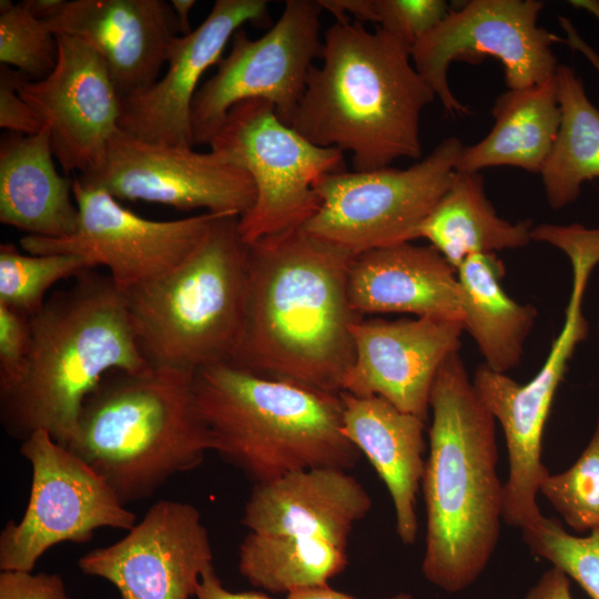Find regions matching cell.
<instances>
[{"mask_svg": "<svg viewBox=\"0 0 599 599\" xmlns=\"http://www.w3.org/2000/svg\"><path fill=\"white\" fill-rule=\"evenodd\" d=\"M355 255L303 227L248 244L245 316L234 366L339 394L354 361L348 272Z\"/></svg>", "mask_w": 599, "mask_h": 599, "instance_id": "6da1fadb", "label": "cell"}, {"mask_svg": "<svg viewBox=\"0 0 599 599\" xmlns=\"http://www.w3.org/2000/svg\"><path fill=\"white\" fill-rule=\"evenodd\" d=\"M424 577L456 593L470 587L497 547L504 484L497 474L496 420L479 398L459 352L439 368L429 398Z\"/></svg>", "mask_w": 599, "mask_h": 599, "instance_id": "7a4b0ae2", "label": "cell"}, {"mask_svg": "<svg viewBox=\"0 0 599 599\" xmlns=\"http://www.w3.org/2000/svg\"><path fill=\"white\" fill-rule=\"evenodd\" d=\"M291 126L313 144L352 153L354 171L419 159L422 111L436 98L410 47L377 28L336 20L325 32Z\"/></svg>", "mask_w": 599, "mask_h": 599, "instance_id": "3957f363", "label": "cell"}, {"mask_svg": "<svg viewBox=\"0 0 599 599\" xmlns=\"http://www.w3.org/2000/svg\"><path fill=\"white\" fill-rule=\"evenodd\" d=\"M30 326L26 372L0 393L1 423L20 441L44 430L68 446L85 398L106 374L151 366L139 347L124 292L91 270L45 300Z\"/></svg>", "mask_w": 599, "mask_h": 599, "instance_id": "277c9868", "label": "cell"}, {"mask_svg": "<svg viewBox=\"0 0 599 599\" xmlns=\"http://www.w3.org/2000/svg\"><path fill=\"white\" fill-rule=\"evenodd\" d=\"M67 447L125 506L151 497L173 476L199 467L212 450L194 373L150 366L106 374L85 398Z\"/></svg>", "mask_w": 599, "mask_h": 599, "instance_id": "5b68a950", "label": "cell"}, {"mask_svg": "<svg viewBox=\"0 0 599 599\" xmlns=\"http://www.w3.org/2000/svg\"><path fill=\"white\" fill-rule=\"evenodd\" d=\"M212 450L254 484L321 467L352 469L362 454L343 430L339 394L270 379L230 362L194 373Z\"/></svg>", "mask_w": 599, "mask_h": 599, "instance_id": "8992f818", "label": "cell"}, {"mask_svg": "<svg viewBox=\"0 0 599 599\" xmlns=\"http://www.w3.org/2000/svg\"><path fill=\"white\" fill-rule=\"evenodd\" d=\"M238 219L220 215L182 263L124 292L139 347L151 366L195 373L231 362L248 285V244Z\"/></svg>", "mask_w": 599, "mask_h": 599, "instance_id": "52a82bcc", "label": "cell"}, {"mask_svg": "<svg viewBox=\"0 0 599 599\" xmlns=\"http://www.w3.org/2000/svg\"><path fill=\"white\" fill-rule=\"evenodd\" d=\"M464 146L448 136L407 169L324 174L313 184L319 207L303 229L353 255L417 240L448 190Z\"/></svg>", "mask_w": 599, "mask_h": 599, "instance_id": "ba28073f", "label": "cell"}, {"mask_svg": "<svg viewBox=\"0 0 599 599\" xmlns=\"http://www.w3.org/2000/svg\"><path fill=\"white\" fill-rule=\"evenodd\" d=\"M209 145L245 170L255 185V202L238 219L246 244L303 227L319 207L313 184L345 171L342 151L313 144L258 99L235 104Z\"/></svg>", "mask_w": 599, "mask_h": 599, "instance_id": "9c48e42d", "label": "cell"}, {"mask_svg": "<svg viewBox=\"0 0 599 599\" xmlns=\"http://www.w3.org/2000/svg\"><path fill=\"white\" fill-rule=\"evenodd\" d=\"M32 480L26 511L0 534V569L32 571L62 542H89L100 528L129 531L136 516L88 464L37 430L21 441Z\"/></svg>", "mask_w": 599, "mask_h": 599, "instance_id": "30bf717a", "label": "cell"}, {"mask_svg": "<svg viewBox=\"0 0 599 599\" xmlns=\"http://www.w3.org/2000/svg\"><path fill=\"white\" fill-rule=\"evenodd\" d=\"M322 11L318 0H287L262 37L251 39L242 28L233 34L230 52L193 99V145L210 144L229 111L245 100L271 103L291 126L313 61L322 55Z\"/></svg>", "mask_w": 599, "mask_h": 599, "instance_id": "8fae6325", "label": "cell"}, {"mask_svg": "<svg viewBox=\"0 0 599 599\" xmlns=\"http://www.w3.org/2000/svg\"><path fill=\"white\" fill-rule=\"evenodd\" d=\"M542 8L538 0H470L450 9L412 47L415 69L448 114L470 112L449 87L453 62L498 60L509 90L535 87L556 74L559 64L551 47L562 38L537 26Z\"/></svg>", "mask_w": 599, "mask_h": 599, "instance_id": "7c38bea8", "label": "cell"}, {"mask_svg": "<svg viewBox=\"0 0 599 599\" xmlns=\"http://www.w3.org/2000/svg\"><path fill=\"white\" fill-rule=\"evenodd\" d=\"M79 226L69 237L26 235L21 247L29 254H73L103 265L123 292L146 284L182 263L224 214L153 221L122 206L105 190L73 179Z\"/></svg>", "mask_w": 599, "mask_h": 599, "instance_id": "4fadbf2b", "label": "cell"}, {"mask_svg": "<svg viewBox=\"0 0 599 599\" xmlns=\"http://www.w3.org/2000/svg\"><path fill=\"white\" fill-rule=\"evenodd\" d=\"M77 179L116 200L160 203L182 211L205 209L224 215L242 216L256 197L250 174L222 153L149 143L121 130L111 139L102 166Z\"/></svg>", "mask_w": 599, "mask_h": 599, "instance_id": "5bb4252c", "label": "cell"}, {"mask_svg": "<svg viewBox=\"0 0 599 599\" xmlns=\"http://www.w3.org/2000/svg\"><path fill=\"white\" fill-rule=\"evenodd\" d=\"M58 61L33 81L18 71L17 90L48 131L64 173L87 175L105 161L120 130L121 100L100 53L88 42L57 35Z\"/></svg>", "mask_w": 599, "mask_h": 599, "instance_id": "9a60e30c", "label": "cell"}, {"mask_svg": "<svg viewBox=\"0 0 599 599\" xmlns=\"http://www.w3.org/2000/svg\"><path fill=\"white\" fill-rule=\"evenodd\" d=\"M78 566L111 582L121 599H191L213 566V548L196 507L162 499L124 537L81 556Z\"/></svg>", "mask_w": 599, "mask_h": 599, "instance_id": "2e32d148", "label": "cell"}, {"mask_svg": "<svg viewBox=\"0 0 599 599\" xmlns=\"http://www.w3.org/2000/svg\"><path fill=\"white\" fill-rule=\"evenodd\" d=\"M464 324L429 317L357 321L354 361L342 392L378 396L427 422L432 387L444 362L459 352Z\"/></svg>", "mask_w": 599, "mask_h": 599, "instance_id": "e0dca14e", "label": "cell"}, {"mask_svg": "<svg viewBox=\"0 0 599 599\" xmlns=\"http://www.w3.org/2000/svg\"><path fill=\"white\" fill-rule=\"evenodd\" d=\"M245 23H270L266 0H216L204 21L171 44L167 69L151 87L121 100L119 128L149 143L193 146L191 106L203 73L222 59Z\"/></svg>", "mask_w": 599, "mask_h": 599, "instance_id": "ac0fdd59", "label": "cell"}, {"mask_svg": "<svg viewBox=\"0 0 599 599\" xmlns=\"http://www.w3.org/2000/svg\"><path fill=\"white\" fill-rule=\"evenodd\" d=\"M55 35L91 44L103 58L120 100L159 80L180 34L164 0H72L45 21Z\"/></svg>", "mask_w": 599, "mask_h": 599, "instance_id": "d6986e66", "label": "cell"}, {"mask_svg": "<svg viewBox=\"0 0 599 599\" xmlns=\"http://www.w3.org/2000/svg\"><path fill=\"white\" fill-rule=\"evenodd\" d=\"M372 505L369 494L347 470L311 468L254 484L241 522L251 532L321 538L346 549Z\"/></svg>", "mask_w": 599, "mask_h": 599, "instance_id": "ffe728a7", "label": "cell"}, {"mask_svg": "<svg viewBox=\"0 0 599 599\" xmlns=\"http://www.w3.org/2000/svg\"><path fill=\"white\" fill-rule=\"evenodd\" d=\"M348 294L363 317L407 313L463 323L457 271L429 244L407 242L355 255Z\"/></svg>", "mask_w": 599, "mask_h": 599, "instance_id": "44dd1931", "label": "cell"}, {"mask_svg": "<svg viewBox=\"0 0 599 599\" xmlns=\"http://www.w3.org/2000/svg\"><path fill=\"white\" fill-rule=\"evenodd\" d=\"M339 395L344 434L385 484L393 500L396 534L403 544L412 545L418 534L416 497L426 463V420L378 396Z\"/></svg>", "mask_w": 599, "mask_h": 599, "instance_id": "7402d4cb", "label": "cell"}, {"mask_svg": "<svg viewBox=\"0 0 599 599\" xmlns=\"http://www.w3.org/2000/svg\"><path fill=\"white\" fill-rule=\"evenodd\" d=\"M49 133L10 132L0 143V222L50 238L69 237L79 226L73 180L53 163Z\"/></svg>", "mask_w": 599, "mask_h": 599, "instance_id": "603a6c76", "label": "cell"}, {"mask_svg": "<svg viewBox=\"0 0 599 599\" xmlns=\"http://www.w3.org/2000/svg\"><path fill=\"white\" fill-rule=\"evenodd\" d=\"M494 125L478 143L464 146L457 172L479 173L515 166L540 173L561 124L556 77L535 87L498 95L490 110Z\"/></svg>", "mask_w": 599, "mask_h": 599, "instance_id": "cb8c5ba5", "label": "cell"}, {"mask_svg": "<svg viewBox=\"0 0 599 599\" xmlns=\"http://www.w3.org/2000/svg\"><path fill=\"white\" fill-rule=\"evenodd\" d=\"M505 266L496 253L474 254L457 268L465 332L474 338L485 365L507 374L522 358L537 309L507 295Z\"/></svg>", "mask_w": 599, "mask_h": 599, "instance_id": "d4e9b609", "label": "cell"}, {"mask_svg": "<svg viewBox=\"0 0 599 599\" xmlns=\"http://www.w3.org/2000/svg\"><path fill=\"white\" fill-rule=\"evenodd\" d=\"M532 221L500 217L484 190L480 173L455 171L450 185L418 231L456 271L474 254L519 248L531 241Z\"/></svg>", "mask_w": 599, "mask_h": 599, "instance_id": "484cf974", "label": "cell"}, {"mask_svg": "<svg viewBox=\"0 0 599 599\" xmlns=\"http://www.w3.org/2000/svg\"><path fill=\"white\" fill-rule=\"evenodd\" d=\"M555 77L561 124L539 174L548 204L560 210L578 199L586 181L599 177V109L572 68L559 64Z\"/></svg>", "mask_w": 599, "mask_h": 599, "instance_id": "4316f807", "label": "cell"}, {"mask_svg": "<svg viewBox=\"0 0 599 599\" xmlns=\"http://www.w3.org/2000/svg\"><path fill=\"white\" fill-rule=\"evenodd\" d=\"M346 566V549L321 538L248 531L238 547L241 575L253 586L273 593L327 586Z\"/></svg>", "mask_w": 599, "mask_h": 599, "instance_id": "83f0119b", "label": "cell"}, {"mask_svg": "<svg viewBox=\"0 0 599 599\" xmlns=\"http://www.w3.org/2000/svg\"><path fill=\"white\" fill-rule=\"evenodd\" d=\"M94 267L73 254H22L13 244L0 245V304L29 316L44 304L47 292L59 281L78 277Z\"/></svg>", "mask_w": 599, "mask_h": 599, "instance_id": "f1b7e54d", "label": "cell"}, {"mask_svg": "<svg viewBox=\"0 0 599 599\" xmlns=\"http://www.w3.org/2000/svg\"><path fill=\"white\" fill-rule=\"evenodd\" d=\"M539 493L572 530L599 529V418L573 465L562 473L548 474Z\"/></svg>", "mask_w": 599, "mask_h": 599, "instance_id": "f546056e", "label": "cell"}, {"mask_svg": "<svg viewBox=\"0 0 599 599\" xmlns=\"http://www.w3.org/2000/svg\"><path fill=\"white\" fill-rule=\"evenodd\" d=\"M58 61L57 35L23 3L0 1V62L29 80L49 75Z\"/></svg>", "mask_w": 599, "mask_h": 599, "instance_id": "4dcf8cb0", "label": "cell"}, {"mask_svg": "<svg viewBox=\"0 0 599 599\" xmlns=\"http://www.w3.org/2000/svg\"><path fill=\"white\" fill-rule=\"evenodd\" d=\"M522 530L530 551L562 570L591 599H599V529L587 536L565 530L560 520L542 516Z\"/></svg>", "mask_w": 599, "mask_h": 599, "instance_id": "1f68e13d", "label": "cell"}, {"mask_svg": "<svg viewBox=\"0 0 599 599\" xmlns=\"http://www.w3.org/2000/svg\"><path fill=\"white\" fill-rule=\"evenodd\" d=\"M341 12L359 23L372 22L412 47L447 16L445 0H341Z\"/></svg>", "mask_w": 599, "mask_h": 599, "instance_id": "d6a6232c", "label": "cell"}, {"mask_svg": "<svg viewBox=\"0 0 599 599\" xmlns=\"http://www.w3.org/2000/svg\"><path fill=\"white\" fill-rule=\"evenodd\" d=\"M30 348V316L0 304V393L21 379Z\"/></svg>", "mask_w": 599, "mask_h": 599, "instance_id": "836d02e7", "label": "cell"}, {"mask_svg": "<svg viewBox=\"0 0 599 599\" xmlns=\"http://www.w3.org/2000/svg\"><path fill=\"white\" fill-rule=\"evenodd\" d=\"M0 599H72L58 573L4 570L0 573Z\"/></svg>", "mask_w": 599, "mask_h": 599, "instance_id": "e575fe53", "label": "cell"}, {"mask_svg": "<svg viewBox=\"0 0 599 599\" xmlns=\"http://www.w3.org/2000/svg\"><path fill=\"white\" fill-rule=\"evenodd\" d=\"M18 70L0 68V126L13 133L35 134L44 128L17 90Z\"/></svg>", "mask_w": 599, "mask_h": 599, "instance_id": "d590c367", "label": "cell"}, {"mask_svg": "<svg viewBox=\"0 0 599 599\" xmlns=\"http://www.w3.org/2000/svg\"><path fill=\"white\" fill-rule=\"evenodd\" d=\"M520 599H573L570 578L562 570L551 567Z\"/></svg>", "mask_w": 599, "mask_h": 599, "instance_id": "8d00e7d4", "label": "cell"}, {"mask_svg": "<svg viewBox=\"0 0 599 599\" xmlns=\"http://www.w3.org/2000/svg\"><path fill=\"white\" fill-rule=\"evenodd\" d=\"M196 599H273L263 592L243 591L234 592L224 588L214 567H209L202 575L195 595Z\"/></svg>", "mask_w": 599, "mask_h": 599, "instance_id": "74e56055", "label": "cell"}, {"mask_svg": "<svg viewBox=\"0 0 599 599\" xmlns=\"http://www.w3.org/2000/svg\"><path fill=\"white\" fill-rule=\"evenodd\" d=\"M559 24L566 33V38H562V42L568 44L572 50L580 52L591 65L597 70L599 74V53L589 45L578 33L572 22L562 16L558 17Z\"/></svg>", "mask_w": 599, "mask_h": 599, "instance_id": "f35d334b", "label": "cell"}, {"mask_svg": "<svg viewBox=\"0 0 599 599\" xmlns=\"http://www.w3.org/2000/svg\"><path fill=\"white\" fill-rule=\"evenodd\" d=\"M286 599H356L353 596H349L345 592L332 589L328 585L323 587H316L311 589H305L301 591H295L288 593ZM382 599H415L413 595L407 592H399L390 597Z\"/></svg>", "mask_w": 599, "mask_h": 599, "instance_id": "ab89813d", "label": "cell"}, {"mask_svg": "<svg viewBox=\"0 0 599 599\" xmlns=\"http://www.w3.org/2000/svg\"><path fill=\"white\" fill-rule=\"evenodd\" d=\"M23 3L37 18L47 21L58 13L64 0H23Z\"/></svg>", "mask_w": 599, "mask_h": 599, "instance_id": "60d3db41", "label": "cell"}, {"mask_svg": "<svg viewBox=\"0 0 599 599\" xmlns=\"http://www.w3.org/2000/svg\"><path fill=\"white\" fill-rule=\"evenodd\" d=\"M171 7L175 13L179 28H180V34L186 35L191 33L193 30L191 29L189 16L190 11L195 4L194 0H172Z\"/></svg>", "mask_w": 599, "mask_h": 599, "instance_id": "b9f144b4", "label": "cell"}, {"mask_svg": "<svg viewBox=\"0 0 599 599\" xmlns=\"http://www.w3.org/2000/svg\"><path fill=\"white\" fill-rule=\"evenodd\" d=\"M569 3L578 9H583L599 19V1L596 0H570Z\"/></svg>", "mask_w": 599, "mask_h": 599, "instance_id": "7bdbcfd3", "label": "cell"}]
</instances>
